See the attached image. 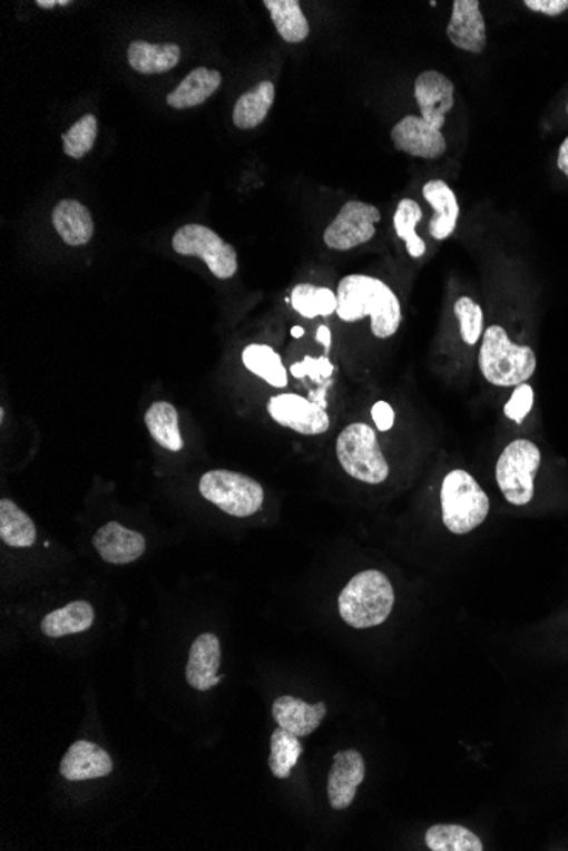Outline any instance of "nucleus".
Segmentation results:
<instances>
[{"instance_id":"obj_12","label":"nucleus","mask_w":568,"mask_h":851,"mask_svg":"<svg viewBox=\"0 0 568 851\" xmlns=\"http://www.w3.org/2000/svg\"><path fill=\"white\" fill-rule=\"evenodd\" d=\"M414 96L421 118L432 128H443L448 113L454 106V86L444 74L428 70L415 79Z\"/></svg>"},{"instance_id":"obj_21","label":"nucleus","mask_w":568,"mask_h":851,"mask_svg":"<svg viewBox=\"0 0 568 851\" xmlns=\"http://www.w3.org/2000/svg\"><path fill=\"white\" fill-rule=\"evenodd\" d=\"M222 86V74L209 68H195L184 77L183 82L170 90L167 105L174 109H192L202 106Z\"/></svg>"},{"instance_id":"obj_9","label":"nucleus","mask_w":568,"mask_h":851,"mask_svg":"<svg viewBox=\"0 0 568 851\" xmlns=\"http://www.w3.org/2000/svg\"><path fill=\"white\" fill-rule=\"evenodd\" d=\"M380 209L373 204L350 200L342 206L334 222L325 229V245L339 252L360 247L376 235V223H380Z\"/></svg>"},{"instance_id":"obj_37","label":"nucleus","mask_w":568,"mask_h":851,"mask_svg":"<svg viewBox=\"0 0 568 851\" xmlns=\"http://www.w3.org/2000/svg\"><path fill=\"white\" fill-rule=\"evenodd\" d=\"M371 417H373L374 426L380 432H389L395 423V412H393L392 404L386 403V401H376L371 408Z\"/></svg>"},{"instance_id":"obj_13","label":"nucleus","mask_w":568,"mask_h":851,"mask_svg":"<svg viewBox=\"0 0 568 851\" xmlns=\"http://www.w3.org/2000/svg\"><path fill=\"white\" fill-rule=\"evenodd\" d=\"M364 775L366 765L360 752L344 750L335 753L327 782L329 802L335 811H342L353 804L358 788L364 782Z\"/></svg>"},{"instance_id":"obj_24","label":"nucleus","mask_w":568,"mask_h":851,"mask_svg":"<svg viewBox=\"0 0 568 851\" xmlns=\"http://www.w3.org/2000/svg\"><path fill=\"white\" fill-rule=\"evenodd\" d=\"M145 426L151 439L170 452L183 451L184 440L179 430V413L167 401H155L145 413Z\"/></svg>"},{"instance_id":"obj_41","label":"nucleus","mask_w":568,"mask_h":851,"mask_svg":"<svg viewBox=\"0 0 568 851\" xmlns=\"http://www.w3.org/2000/svg\"><path fill=\"white\" fill-rule=\"evenodd\" d=\"M317 340L321 344H324L325 348H331V330H329L327 326H321L317 332Z\"/></svg>"},{"instance_id":"obj_11","label":"nucleus","mask_w":568,"mask_h":851,"mask_svg":"<svg viewBox=\"0 0 568 851\" xmlns=\"http://www.w3.org/2000/svg\"><path fill=\"white\" fill-rule=\"evenodd\" d=\"M392 141L396 150L410 155V157L435 160L447 154V138L439 129L419 118V116H405L392 128Z\"/></svg>"},{"instance_id":"obj_22","label":"nucleus","mask_w":568,"mask_h":851,"mask_svg":"<svg viewBox=\"0 0 568 851\" xmlns=\"http://www.w3.org/2000/svg\"><path fill=\"white\" fill-rule=\"evenodd\" d=\"M180 60V48L174 43L151 45L147 41H134L128 47V63L135 72L166 74Z\"/></svg>"},{"instance_id":"obj_17","label":"nucleus","mask_w":568,"mask_h":851,"mask_svg":"<svg viewBox=\"0 0 568 851\" xmlns=\"http://www.w3.org/2000/svg\"><path fill=\"white\" fill-rule=\"evenodd\" d=\"M112 760L106 750L92 741L79 740L69 747L60 762V775L70 782L101 779L112 772Z\"/></svg>"},{"instance_id":"obj_14","label":"nucleus","mask_w":568,"mask_h":851,"mask_svg":"<svg viewBox=\"0 0 568 851\" xmlns=\"http://www.w3.org/2000/svg\"><path fill=\"white\" fill-rule=\"evenodd\" d=\"M448 38L468 53H482L487 47V25L479 0H454Z\"/></svg>"},{"instance_id":"obj_7","label":"nucleus","mask_w":568,"mask_h":851,"mask_svg":"<svg viewBox=\"0 0 568 851\" xmlns=\"http://www.w3.org/2000/svg\"><path fill=\"white\" fill-rule=\"evenodd\" d=\"M541 466V451L535 442L512 440L497 461L496 478L503 498L516 507H525L535 497L536 472Z\"/></svg>"},{"instance_id":"obj_16","label":"nucleus","mask_w":568,"mask_h":851,"mask_svg":"<svg viewBox=\"0 0 568 851\" xmlns=\"http://www.w3.org/2000/svg\"><path fill=\"white\" fill-rule=\"evenodd\" d=\"M222 663V646L216 634L205 633L196 637L187 658L186 679L195 691L206 692L216 687L224 676L216 675Z\"/></svg>"},{"instance_id":"obj_34","label":"nucleus","mask_w":568,"mask_h":851,"mask_svg":"<svg viewBox=\"0 0 568 851\" xmlns=\"http://www.w3.org/2000/svg\"><path fill=\"white\" fill-rule=\"evenodd\" d=\"M454 315L460 322L461 339L467 345H477L483 333V312L471 297H460L454 304Z\"/></svg>"},{"instance_id":"obj_6","label":"nucleus","mask_w":568,"mask_h":851,"mask_svg":"<svg viewBox=\"0 0 568 851\" xmlns=\"http://www.w3.org/2000/svg\"><path fill=\"white\" fill-rule=\"evenodd\" d=\"M199 493L222 512L237 519L254 516L264 503V490L259 481L228 469H213L203 475Z\"/></svg>"},{"instance_id":"obj_4","label":"nucleus","mask_w":568,"mask_h":851,"mask_svg":"<svg viewBox=\"0 0 568 851\" xmlns=\"http://www.w3.org/2000/svg\"><path fill=\"white\" fill-rule=\"evenodd\" d=\"M441 508L447 529L464 536L482 526L489 516L490 500L470 472L453 469L441 485Z\"/></svg>"},{"instance_id":"obj_30","label":"nucleus","mask_w":568,"mask_h":851,"mask_svg":"<svg viewBox=\"0 0 568 851\" xmlns=\"http://www.w3.org/2000/svg\"><path fill=\"white\" fill-rule=\"evenodd\" d=\"M425 847L431 851H482L483 843L473 831L460 824H434L425 833Z\"/></svg>"},{"instance_id":"obj_36","label":"nucleus","mask_w":568,"mask_h":851,"mask_svg":"<svg viewBox=\"0 0 568 851\" xmlns=\"http://www.w3.org/2000/svg\"><path fill=\"white\" fill-rule=\"evenodd\" d=\"M332 372H334V365L331 364L327 358H305L302 364L292 365V374L298 378V380L310 376L313 381H321L331 376Z\"/></svg>"},{"instance_id":"obj_2","label":"nucleus","mask_w":568,"mask_h":851,"mask_svg":"<svg viewBox=\"0 0 568 851\" xmlns=\"http://www.w3.org/2000/svg\"><path fill=\"white\" fill-rule=\"evenodd\" d=\"M339 614L354 629H370L389 619L395 605V591L382 571L358 573L339 595Z\"/></svg>"},{"instance_id":"obj_42","label":"nucleus","mask_w":568,"mask_h":851,"mask_svg":"<svg viewBox=\"0 0 568 851\" xmlns=\"http://www.w3.org/2000/svg\"><path fill=\"white\" fill-rule=\"evenodd\" d=\"M303 333H305V330H303L302 326H293L292 335L295 336V339L303 336Z\"/></svg>"},{"instance_id":"obj_40","label":"nucleus","mask_w":568,"mask_h":851,"mask_svg":"<svg viewBox=\"0 0 568 851\" xmlns=\"http://www.w3.org/2000/svg\"><path fill=\"white\" fill-rule=\"evenodd\" d=\"M70 0H38L37 6L41 9H51L55 6H70Z\"/></svg>"},{"instance_id":"obj_25","label":"nucleus","mask_w":568,"mask_h":851,"mask_svg":"<svg viewBox=\"0 0 568 851\" xmlns=\"http://www.w3.org/2000/svg\"><path fill=\"white\" fill-rule=\"evenodd\" d=\"M274 97H276V89L273 82L264 80L257 84L254 89L248 90L237 100L234 116H232L234 125L238 129H254L263 125L273 108Z\"/></svg>"},{"instance_id":"obj_15","label":"nucleus","mask_w":568,"mask_h":851,"mask_svg":"<svg viewBox=\"0 0 568 851\" xmlns=\"http://www.w3.org/2000/svg\"><path fill=\"white\" fill-rule=\"evenodd\" d=\"M94 549L109 565H128L137 561L147 549V540L140 532L126 529L119 522H108L94 534Z\"/></svg>"},{"instance_id":"obj_35","label":"nucleus","mask_w":568,"mask_h":851,"mask_svg":"<svg viewBox=\"0 0 568 851\" xmlns=\"http://www.w3.org/2000/svg\"><path fill=\"white\" fill-rule=\"evenodd\" d=\"M532 403H535V391H532V388L528 383L519 384V387H516L511 400L503 407V413H506L509 420L521 426L528 413L531 412Z\"/></svg>"},{"instance_id":"obj_8","label":"nucleus","mask_w":568,"mask_h":851,"mask_svg":"<svg viewBox=\"0 0 568 851\" xmlns=\"http://www.w3.org/2000/svg\"><path fill=\"white\" fill-rule=\"evenodd\" d=\"M173 248L184 257H199L218 280H231L237 274V251L208 226L189 223L173 236Z\"/></svg>"},{"instance_id":"obj_1","label":"nucleus","mask_w":568,"mask_h":851,"mask_svg":"<svg viewBox=\"0 0 568 851\" xmlns=\"http://www.w3.org/2000/svg\"><path fill=\"white\" fill-rule=\"evenodd\" d=\"M337 316L345 323L371 316V332L378 339H390L399 332L402 306L396 294L376 277L351 274L339 283Z\"/></svg>"},{"instance_id":"obj_43","label":"nucleus","mask_w":568,"mask_h":851,"mask_svg":"<svg viewBox=\"0 0 568 851\" xmlns=\"http://www.w3.org/2000/svg\"><path fill=\"white\" fill-rule=\"evenodd\" d=\"M567 113H568V105H567Z\"/></svg>"},{"instance_id":"obj_5","label":"nucleus","mask_w":568,"mask_h":851,"mask_svg":"<svg viewBox=\"0 0 568 851\" xmlns=\"http://www.w3.org/2000/svg\"><path fill=\"white\" fill-rule=\"evenodd\" d=\"M339 464L354 480L382 485L390 475L389 462L378 444L376 432L366 423L345 427L335 442Z\"/></svg>"},{"instance_id":"obj_38","label":"nucleus","mask_w":568,"mask_h":851,"mask_svg":"<svg viewBox=\"0 0 568 851\" xmlns=\"http://www.w3.org/2000/svg\"><path fill=\"white\" fill-rule=\"evenodd\" d=\"M525 6L531 11L551 16V18L568 11V0H526Z\"/></svg>"},{"instance_id":"obj_19","label":"nucleus","mask_w":568,"mask_h":851,"mask_svg":"<svg viewBox=\"0 0 568 851\" xmlns=\"http://www.w3.org/2000/svg\"><path fill=\"white\" fill-rule=\"evenodd\" d=\"M422 196L434 209V218L429 223V233L435 241H447L457 229L460 204L457 194L444 180H429L422 187Z\"/></svg>"},{"instance_id":"obj_28","label":"nucleus","mask_w":568,"mask_h":851,"mask_svg":"<svg viewBox=\"0 0 568 851\" xmlns=\"http://www.w3.org/2000/svg\"><path fill=\"white\" fill-rule=\"evenodd\" d=\"M242 362L252 374H256L271 387H288V372H286L280 354L270 345H247L242 352Z\"/></svg>"},{"instance_id":"obj_31","label":"nucleus","mask_w":568,"mask_h":851,"mask_svg":"<svg viewBox=\"0 0 568 851\" xmlns=\"http://www.w3.org/2000/svg\"><path fill=\"white\" fill-rule=\"evenodd\" d=\"M303 746L298 736L277 727L271 736L270 770L276 779H288L302 756Z\"/></svg>"},{"instance_id":"obj_20","label":"nucleus","mask_w":568,"mask_h":851,"mask_svg":"<svg viewBox=\"0 0 568 851\" xmlns=\"http://www.w3.org/2000/svg\"><path fill=\"white\" fill-rule=\"evenodd\" d=\"M51 223L61 241L70 247H82L92 241V215L77 199H61L51 213Z\"/></svg>"},{"instance_id":"obj_33","label":"nucleus","mask_w":568,"mask_h":851,"mask_svg":"<svg viewBox=\"0 0 568 851\" xmlns=\"http://www.w3.org/2000/svg\"><path fill=\"white\" fill-rule=\"evenodd\" d=\"M63 151L70 158L86 157L92 150L96 138H98V119L94 115H86L80 118L69 131L63 133Z\"/></svg>"},{"instance_id":"obj_10","label":"nucleus","mask_w":568,"mask_h":851,"mask_svg":"<svg viewBox=\"0 0 568 851\" xmlns=\"http://www.w3.org/2000/svg\"><path fill=\"white\" fill-rule=\"evenodd\" d=\"M267 412L274 422L288 427L302 436H321L331 427L325 408L298 394L286 393L271 398Z\"/></svg>"},{"instance_id":"obj_27","label":"nucleus","mask_w":568,"mask_h":851,"mask_svg":"<svg viewBox=\"0 0 568 851\" xmlns=\"http://www.w3.org/2000/svg\"><path fill=\"white\" fill-rule=\"evenodd\" d=\"M277 35L286 43H302L309 38L310 25L303 14L298 0H264Z\"/></svg>"},{"instance_id":"obj_3","label":"nucleus","mask_w":568,"mask_h":851,"mask_svg":"<svg viewBox=\"0 0 568 851\" xmlns=\"http://www.w3.org/2000/svg\"><path fill=\"white\" fill-rule=\"evenodd\" d=\"M479 368L493 387H519L535 374L536 355L528 345L515 344L502 326L492 325L483 332Z\"/></svg>"},{"instance_id":"obj_39","label":"nucleus","mask_w":568,"mask_h":851,"mask_svg":"<svg viewBox=\"0 0 568 851\" xmlns=\"http://www.w3.org/2000/svg\"><path fill=\"white\" fill-rule=\"evenodd\" d=\"M557 165L568 179V136L565 138L564 144H561L560 150H558Z\"/></svg>"},{"instance_id":"obj_32","label":"nucleus","mask_w":568,"mask_h":851,"mask_svg":"<svg viewBox=\"0 0 568 851\" xmlns=\"http://www.w3.org/2000/svg\"><path fill=\"white\" fill-rule=\"evenodd\" d=\"M422 208L418 200L402 199L396 206L395 216H393V226L400 241L405 242L407 252L410 257L421 258L425 254V244L421 236L415 232V226L421 223Z\"/></svg>"},{"instance_id":"obj_18","label":"nucleus","mask_w":568,"mask_h":851,"mask_svg":"<svg viewBox=\"0 0 568 851\" xmlns=\"http://www.w3.org/2000/svg\"><path fill=\"white\" fill-rule=\"evenodd\" d=\"M325 716H327V705L324 702L309 704L302 698L283 695L273 704V717L277 726L298 737L310 736L321 726Z\"/></svg>"},{"instance_id":"obj_23","label":"nucleus","mask_w":568,"mask_h":851,"mask_svg":"<svg viewBox=\"0 0 568 851\" xmlns=\"http://www.w3.org/2000/svg\"><path fill=\"white\" fill-rule=\"evenodd\" d=\"M94 620H96V614H94L92 605L86 600H77L72 601V604H67L66 607L50 612L41 620V633L45 636L57 639V637L80 634L84 630L90 629Z\"/></svg>"},{"instance_id":"obj_29","label":"nucleus","mask_w":568,"mask_h":851,"mask_svg":"<svg viewBox=\"0 0 568 851\" xmlns=\"http://www.w3.org/2000/svg\"><path fill=\"white\" fill-rule=\"evenodd\" d=\"M290 303L303 319L331 316L337 312V294L329 287H317L313 284H298L293 287Z\"/></svg>"},{"instance_id":"obj_26","label":"nucleus","mask_w":568,"mask_h":851,"mask_svg":"<svg viewBox=\"0 0 568 851\" xmlns=\"http://www.w3.org/2000/svg\"><path fill=\"white\" fill-rule=\"evenodd\" d=\"M37 526L28 513L9 498L0 500V539L11 548H31L37 542Z\"/></svg>"}]
</instances>
